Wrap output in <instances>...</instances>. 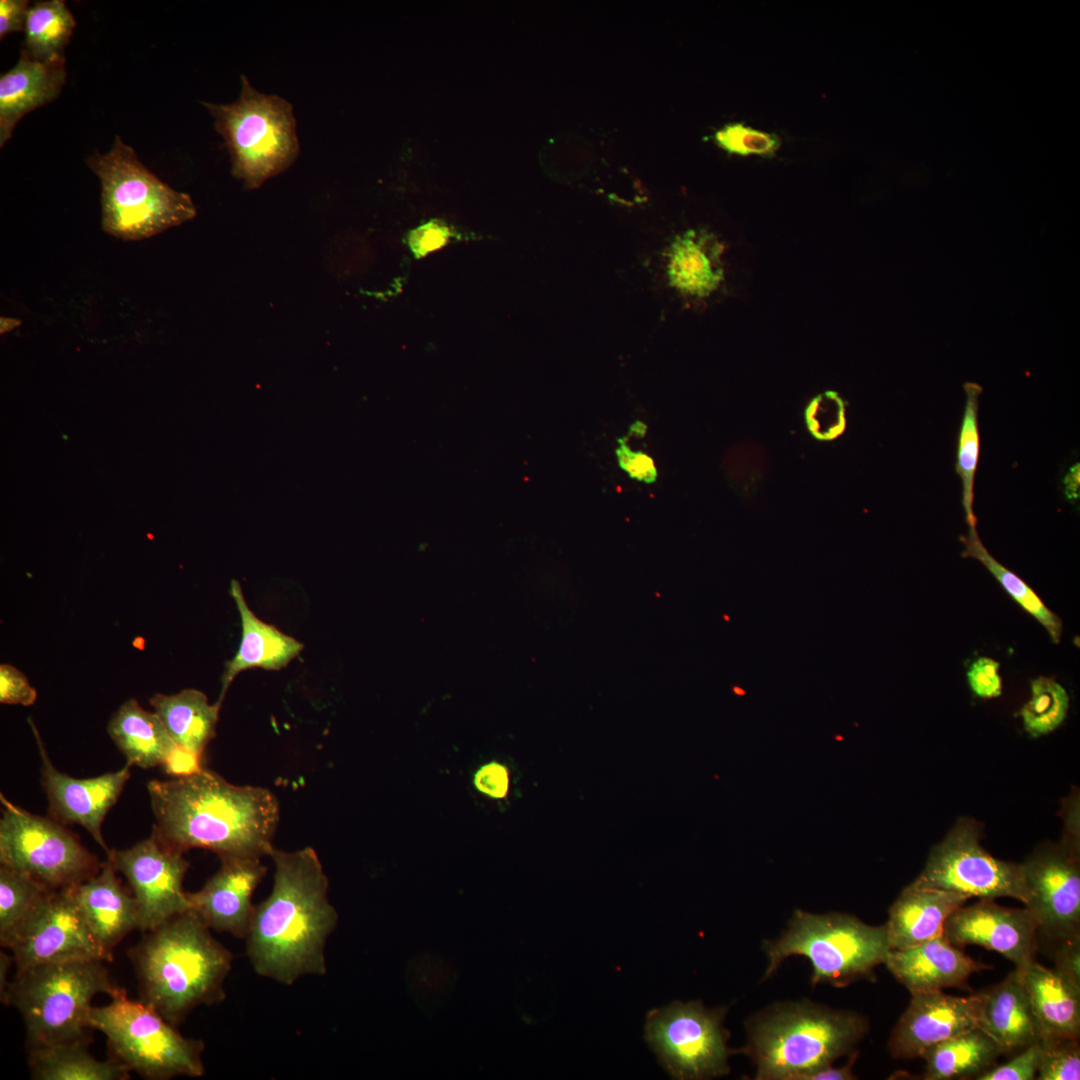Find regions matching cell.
<instances>
[{"label":"cell","mask_w":1080,"mask_h":1080,"mask_svg":"<svg viewBox=\"0 0 1080 1080\" xmlns=\"http://www.w3.org/2000/svg\"><path fill=\"white\" fill-rule=\"evenodd\" d=\"M107 731L127 764L143 769L161 765L176 746L159 716L144 710L135 698L117 709Z\"/></svg>","instance_id":"cell-28"},{"label":"cell","mask_w":1080,"mask_h":1080,"mask_svg":"<svg viewBox=\"0 0 1080 1080\" xmlns=\"http://www.w3.org/2000/svg\"><path fill=\"white\" fill-rule=\"evenodd\" d=\"M1042 1053L1037 1080H1079V1038L1040 1039Z\"/></svg>","instance_id":"cell-38"},{"label":"cell","mask_w":1080,"mask_h":1080,"mask_svg":"<svg viewBox=\"0 0 1080 1080\" xmlns=\"http://www.w3.org/2000/svg\"><path fill=\"white\" fill-rule=\"evenodd\" d=\"M30 4L27 0L0 1V39L9 33L24 31Z\"/></svg>","instance_id":"cell-49"},{"label":"cell","mask_w":1080,"mask_h":1080,"mask_svg":"<svg viewBox=\"0 0 1080 1080\" xmlns=\"http://www.w3.org/2000/svg\"><path fill=\"white\" fill-rule=\"evenodd\" d=\"M964 544L963 557L974 558L981 562L998 580L1005 591L1048 632L1053 643H1059L1062 635V621L1042 602L1034 590L1016 574L999 563L984 547L975 526H970Z\"/></svg>","instance_id":"cell-33"},{"label":"cell","mask_w":1080,"mask_h":1080,"mask_svg":"<svg viewBox=\"0 0 1080 1080\" xmlns=\"http://www.w3.org/2000/svg\"><path fill=\"white\" fill-rule=\"evenodd\" d=\"M37 699V691L27 677L16 667L0 665V702L2 704L30 706Z\"/></svg>","instance_id":"cell-44"},{"label":"cell","mask_w":1080,"mask_h":1080,"mask_svg":"<svg viewBox=\"0 0 1080 1080\" xmlns=\"http://www.w3.org/2000/svg\"><path fill=\"white\" fill-rule=\"evenodd\" d=\"M911 996L888 1040L894 1059L922 1057L935 1044L978 1027L979 993L960 997L935 990Z\"/></svg>","instance_id":"cell-19"},{"label":"cell","mask_w":1080,"mask_h":1080,"mask_svg":"<svg viewBox=\"0 0 1080 1080\" xmlns=\"http://www.w3.org/2000/svg\"><path fill=\"white\" fill-rule=\"evenodd\" d=\"M210 930L189 909L145 932L129 951L141 1001L175 1027L196 1007L225 998L233 954Z\"/></svg>","instance_id":"cell-3"},{"label":"cell","mask_w":1080,"mask_h":1080,"mask_svg":"<svg viewBox=\"0 0 1080 1080\" xmlns=\"http://www.w3.org/2000/svg\"><path fill=\"white\" fill-rule=\"evenodd\" d=\"M86 164L100 180L101 224L111 236L139 241L196 215L191 197L154 175L119 136L107 153L95 152Z\"/></svg>","instance_id":"cell-8"},{"label":"cell","mask_w":1080,"mask_h":1080,"mask_svg":"<svg viewBox=\"0 0 1080 1080\" xmlns=\"http://www.w3.org/2000/svg\"><path fill=\"white\" fill-rule=\"evenodd\" d=\"M456 236L447 226L429 222L408 234L407 245L414 257L419 259L446 246Z\"/></svg>","instance_id":"cell-45"},{"label":"cell","mask_w":1080,"mask_h":1080,"mask_svg":"<svg viewBox=\"0 0 1080 1080\" xmlns=\"http://www.w3.org/2000/svg\"><path fill=\"white\" fill-rule=\"evenodd\" d=\"M41 758V783L48 801L51 818L85 828L95 842L109 854L111 849L102 836V824L109 810L117 803L130 778V765L91 778H74L59 771L51 762L40 734L29 718Z\"/></svg>","instance_id":"cell-17"},{"label":"cell","mask_w":1080,"mask_h":1080,"mask_svg":"<svg viewBox=\"0 0 1080 1080\" xmlns=\"http://www.w3.org/2000/svg\"><path fill=\"white\" fill-rule=\"evenodd\" d=\"M999 663L988 657H979L972 662L967 671V681L972 692L980 698L999 697L1002 693V681L998 673Z\"/></svg>","instance_id":"cell-43"},{"label":"cell","mask_w":1080,"mask_h":1080,"mask_svg":"<svg viewBox=\"0 0 1080 1080\" xmlns=\"http://www.w3.org/2000/svg\"><path fill=\"white\" fill-rule=\"evenodd\" d=\"M845 1065L835 1067L833 1064L813 1071L805 1075L802 1080H854L857 1079L852 1071L853 1064L858 1056L855 1050L850 1055Z\"/></svg>","instance_id":"cell-51"},{"label":"cell","mask_w":1080,"mask_h":1080,"mask_svg":"<svg viewBox=\"0 0 1080 1080\" xmlns=\"http://www.w3.org/2000/svg\"><path fill=\"white\" fill-rule=\"evenodd\" d=\"M202 754L176 745L165 758L161 766L174 778L190 776L202 769Z\"/></svg>","instance_id":"cell-48"},{"label":"cell","mask_w":1080,"mask_h":1080,"mask_svg":"<svg viewBox=\"0 0 1080 1080\" xmlns=\"http://www.w3.org/2000/svg\"><path fill=\"white\" fill-rule=\"evenodd\" d=\"M647 433V425L641 420L633 421L628 429V435L637 439L644 438Z\"/></svg>","instance_id":"cell-54"},{"label":"cell","mask_w":1080,"mask_h":1080,"mask_svg":"<svg viewBox=\"0 0 1080 1080\" xmlns=\"http://www.w3.org/2000/svg\"><path fill=\"white\" fill-rule=\"evenodd\" d=\"M727 1006L706 1008L699 1000L673 1001L646 1015L644 1039L673 1079L705 1080L730 1072Z\"/></svg>","instance_id":"cell-12"},{"label":"cell","mask_w":1080,"mask_h":1080,"mask_svg":"<svg viewBox=\"0 0 1080 1080\" xmlns=\"http://www.w3.org/2000/svg\"><path fill=\"white\" fill-rule=\"evenodd\" d=\"M1069 696L1052 678L1040 676L1031 681V697L1020 710L1025 732L1032 738L1047 735L1065 720Z\"/></svg>","instance_id":"cell-35"},{"label":"cell","mask_w":1080,"mask_h":1080,"mask_svg":"<svg viewBox=\"0 0 1080 1080\" xmlns=\"http://www.w3.org/2000/svg\"><path fill=\"white\" fill-rule=\"evenodd\" d=\"M473 784L480 793L490 798H506L510 788L509 769L498 761H490L476 770Z\"/></svg>","instance_id":"cell-46"},{"label":"cell","mask_w":1080,"mask_h":1080,"mask_svg":"<svg viewBox=\"0 0 1080 1080\" xmlns=\"http://www.w3.org/2000/svg\"><path fill=\"white\" fill-rule=\"evenodd\" d=\"M104 960L79 959L47 963L16 972L2 1003L21 1014L28 1045L90 1042L92 1000L115 994Z\"/></svg>","instance_id":"cell-5"},{"label":"cell","mask_w":1080,"mask_h":1080,"mask_svg":"<svg viewBox=\"0 0 1080 1080\" xmlns=\"http://www.w3.org/2000/svg\"><path fill=\"white\" fill-rule=\"evenodd\" d=\"M46 891L31 877L0 866V943L5 941Z\"/></svg>","instance_id":"cell-36"},{"label":"cell","mask_w":1080,"mask_h":1080,"mask_svg":"<svg viewBox=\"0 0 1080 1080\" xmlns=\"http://www.w3.org/2000/svg\"><path fill=\"white\" fill-rule=\"evenodd\" d=\"M969 897L907 885L889 908L885 923L889 949L914 946L943 934L948 917Z\"/></svg>","instance_id":"cell-26"},{"label":"cell","mask_w":1080,"mask_h":1080,"mask_svg":"<svg viewBox=\"0 0 1080 1080\" xmlns=\"http://www.w3.org/2000/svg\"><path fill=\"white\" fill-rule=\"evenodd\" d=\"M149 702L176 745L203 755L216 735L219 704H210L197 689L172 695L157 693Z\"/></svg>","instance_id":"cell-29"},{"label":"cell","mask_w":1080,"mask_h":1080,"mask_svg":"<svg viewBox=\"0 0 1080 1080\" xmlns=\"http://www.w3.org/2000/svg\"><path fill=\"white\" fill-rule=\"evenodd\" d=\"M767 957L763 980L771 977L791 956H803L812 965L811 983L837 988L870 975L884 964L889 944L885 924L869 925L854 915L814 914L796 909L786 930L764 940Z\"/></svg>","instance_id":"cell-7"},{"label":"cell","mask_w":1080,"mask_h":1080,"mask_svg":"<svg viewBox=\"0 0 1080 1080\" xmlns=\"http://www.w3.org/2000/svg\"><path fill=\"white\" fill-rule=\"evenodd\" d=\"M20 325H21V321L19 319L12 318V317H3L2 316L0 318V333L1 334H6V333H8L10 331H13L14 329L19 327Z\"/></svg>","instance_id":"cell-55"},{"label":"cell","mask_w":1080,"mask_h":1080,"mask_svg":"<svg viewBox=\"0 0 1080 1080\" xmlns=\"http://www.w3.org/2000/svg\"><path fill=\"white\" fill-rule=\"evenodd\" d=\"M943 936L958 948L973 944L996 951L1017 969L1034 961L1039 947L1030 910L1004 907L993 899L956 909L944 924Z\"/></svg>","instance_id":"cell-18"},{"label":"cell","mask_w":1080,"mask_h":1080,"mask_svg":"<svg viewBox=\"0 0 1080 1080\" xmlns=\"http://www.w3.org/2000/svg\"><path fill=\"white\" fill-rule=\"evenodd\" d=\"M717 145L728 154L770 157L780 148L776 134L752 128L740 122L728 123L714 134Z\"/></svg>","instance_id":"cell-39"},{"label":"cell","mask_w":1080,"mask_h":1080,"mask_svg":"<svg viewBox=\"0 0 1080 1080\" xmlns=\"http://www.w3.org/2000/svg\"><path fill=\"white\" fill-rule=\"evenodd\" d=\"M1020 970L1041 1039L1079 1038L1080 988L1036 960Z\"/></svg>","instance_id":"cell-27"},{"label":"cell","mask_w":1080,"mask_h":1080,"mask_svg":"<svg viewBox=\"0 0 1080 1080\" xmlns=\"http://www.w3.org/2000/svg\"><path fill=\"white\" fill-rule=\"evenodd\" d=\"M76 21L63 0L37 1L30 5L21 50L34 61L64 56Z\"/></svg>","instance_id":"cell-32"},{"label":"cell","mask_w":1080,"mask_h":1080,"mask_svg":"<svg viewBox=\"0 0 1080 1080\" xmlns=\"http://www.w3.org/2000/svg\"><path fill=\"white\" fill-rule=\"evenodd\" d=\"M1025 907L1037 922L1038 943L1048 948L1080 939V859L1060 842H1045L1022 863Z\"/></svg>","instance_id":"cell-15"},{"label":"cell","mask_w":1080,"mask_h":1080,"mask_svg":"<svg viewBox=\"0 0 1080 1080\" xmlns=\"http://www.w3.org/2000/svg\"><path fill=\"white\" fill-rule=\"evenodd\" d=\"M981 835L982 827L977 821L958 819L932 847L922 871L910 885L969 898L1011 897L1026 905L1029 895L1021 863L993 857L981 845Z\"/></svg>","instance_id":"cell-13"},{"label":"cell","mask_w":1080,"mask_h":1080,"mask_svg":"<svg viewBox=\"0 0 1080 1080\" xmlns=\"http://www.w3.org/2000/svg\"><path fill=\"white\" fill-rule=\"evenodd\" d=\"M966 395L964 413L959 433L956 473L962 482V504L967 524L976 527L973 512L974 481L979 457L978 409L982 387L974 382L964 384Z\"/></svg>","instance_id":"cell-34"},{"label":"cell","mask_w":1080,"mask_h":1080,"mask_svg":"<svg viewBox=\"0 0 1080 1080\" xmlns=\"http://www.w3.org/2000/svg\"><path fill=\"white\" fill-rule=\"evenodd\" d=\"M116 872L107 857L97 874L69 889L96 941L111 958L113 948L138 929L135 897L123 888Z\"/></svg>","instance_id":"cell-22"},{"label":"cell","mask_w":1080,"mask_h":1080,"mask_svg":"<svg viewBox=\"0 0 1080 1080\" xmlns=\"http://www.w3.org/2000/svg\"><path fill=\"white\" fill-rule=\"evenodd\" d=\"M889 972L912 994L965 987L968 978L988 967L963 953L942 935L902 949H889Z\"/></svg>","instance_id":"cell-21"},{"label":"cell","mask_w":1080,"mask_h":1080,"mask_svg":"<svg viewBox=\"0 0 1080 1080\" xmlns=\"http://www.w3.org/2000/svg\"><path fill=\"white\" fill-rule=\"evenodd\" d=\"M846 401L835 390H824L805 406L804 422L808 433L819 442H833L846 431Z\"/></svg>","instance_id":"cell-37"},{"label":"cell","mask_w":1080,"mask_h":1080,"mask_svg":"<svg viewBox=\"0 0 1080 1080\" xmlns=\"http://www.w3.org/2000/svg\"><path fill=\"white\" fill-rule=\"evenodd\" d=\"M89 1042L28 1045V1066L36 1080H127L130 1071L110 1058L96 1059Z\"/></svg>","instance_id":"cell-30"},{"label":"cell","mask_w":1080,"mask_h":1080,"mask_svg":"<svg viewBox=\"0 0 1080 1080\" xmlns=\"http://www.w3.org/2000/svg\"><path fill=\"white\" fill-rule=\"evenodd\" d=\"M1063 818L1065 832L1060 843L1075 854H1080L1079 843V795L1072 793L1064 802Z\"/></svg>","instance_id":"cell-50"},{"label":"cell","mask_w":1080,"mask_h":1080,"mask_svg":"<svg viewBox=\"0 0 1080 1080\" xmlns=\"http://www.w3.org/2000/svg\"><path fill=\"white\" fill-rule=\"evenodd\" d=\"M16 972L54 962L112 958L91 932L69 889L46 891L1 943Z\"/></svg>","instance_id":"cell-14"},{"label":"cell","mask_w":1080,"mask_h":1080,"mask_svg":"<svg viewBox=\"0 0 1080 1080\" xmlns=\"http://www.w3.org/2000/svg\"><path fill=\"white\" fill-rule=\"evenodd\" d=\"M1003 1054L999 1045L979 1027L935 1044L925 1051L924 1080L976 1079Z\"/></svg>","instance_id":"cell-31"},{"label":"cell","mask_w":1080,"mask_h":1080,"mask_svg":"<svg viewBox=\"0 0 1080 1080\" xmlns=\"http://www.w3.org/2000/svg\"><path fill=\"white\" fill-rule=\"evenodd\" d=\"M742 246L709 225L674 230L647 244L643 263L655 291L680 309L704 311L736 295Z\"/></svg>","instance_id":"cell-6"},{"label":"cell","mask_w":1080,"mask_h":1080,"mask_svg":"<svg viewBox=\"0 0 1080 1080\" xmlns=\"http://www.w3.org/2000/svg\"><path fill=\"white\" fill-rule=\"evenodd\" d=\"M865 1017L808 999L773 1003L745 1023L740 1050L755 1080H802L849 1055L868 1032Z\"/></svg>","instance_id":"cell-4"},{"label":"cell","mask_w":1080,"mask_h":1080,"mask_svg":"<svg viewBox=\"0 0 1080 1080\" xmlns=\"http://www.w3.org/2000/svg\"><path fill=\"white\" fill-rule=\"evenodd\" d=\"M107 857L133 891L141 932L190 909L183 889L189 862L183 852L167 846L153 832L128 849L111 850Z\"/></svg>","instance_id":"cell-16"},{"label":"cell","mask_w":1080,"mask_h":1080,"mask_svg":"<svg viewBox=\"0 0 1080 1080\" xmlns=\"http://www.w3.org/2000/svg\"><path fill=\"white\" fill-rule=\"evenodd\" d=\"M1055 970L1080 988V939L1065 941L1049 948Z\"/></svg>","instance_id":"cell-47"},{"label":"cell","mask_w":1080,"mask_h":1080,"mask_svg":"<svg viewBox=\"0 0 1080 1080\" xmlns=\"http://www.w3.org/2000/svg\"><path fill=\"white\" fill-rule=\"evenodd\" d=\"M105 1006L93 1007L91 1026L107 1039L110 1058L149 1080L204 1074V1042L184 1037L143 1001L120 988Z\"/></svg>","instance_id":"cell-10"},{"label":"cell","mask_w":1080,"mask_h":1080,"mask_svg":"<svg viewBox=\"0 0 1080 1080\" xmlns=\"http://www.w3.org/2000/svg\"><path fill=\"white\" fill-rule=\"evenodd\" d=\"M617 443L615 455L620 469L638 482L645 484L656 482L658 471L653 458L641 450L631 449L627 437L618 438Z\"/></svg>","instance_id":"cell-42"},{"label":"cell","mask_w":1080,"mask_h":1080,"mask_svg":"<svg viewBox=\"0 0 1080 1080\" xmlns=\"http://www.w3.org/2000/svg\"><path fill=\"white\" fill-rule=\"evenodd\" d=\"M727 458L738 462L726 463L728 476L738 488L746 491L761 482L766 468V456L761 446L744 442L732 449Z\"/></svg>","instance_id":"cell-40"},{"label":"cell","mask_w":1080,"mask_h":1080,"mask_svg":"<svg viewBox=\"0 0 1080 1080\" xmlns=\"http://www.w3.org/2000/svg\"><path fill=\"white\" fill-rule=\"evenodd\" d=\"M221 866L196 892L188 893L190 909L211 930L245 939L254 906L253 893L266 874L261 858L224 857Z\"/></svg>","instance_id":"cell-20"},{"label":"cell","mask_w":1080,"mask_h":1080,"mask_svg":"<svg viewBox=\"0 0 1080 1080\" xmlns=\"http://www.w3.org/2000/svg\"><path fill=\"white\" fill-rule=\"evenodd\" d=\"M12 963H14L13 956H8L7 954L1 952V954H0V997H1V999L5 995L6 990L8 988V985L10 983V982L7 981V975H8L9 967L11 966Z\"/></svg>","instance_id":"cell-52"},{"label":"cell","mask_w":1080,"mask_h":1080,"mask_svg":"<svg viewBox=\"0 0 1080 1080\" xmlns=\"http://www.w3.org/2000/svg\"><path fill=\"white\" fill-rule=\"evenodd\" d=\"M274 883L254 906L246 952L254 971L284 985L305 975H325V947L338 914L327 898L328 878L311 847L273 848Z\"/></svg>","instance_id":"cell-2"},{"label":"cell","mask_w":1080,"mask_h":1080,"mask_svg":"<svg viewBox=\"0 0 1080 1080\" xmlns=\"http://www.w3.org/2000/svg\"><path fill=\"white\" fill-rule=\"evenodd\" d=\"M214 119L231 160V173L245 189H257L287 170L300 145L293 106L286 99L256 90L241 75L238 99L228 104L203 102Z\"/></svg>","instance_id":"cell-9"},{"label":"cell","mask_w":1080,"mask_h":1080,"mask_svg":"<svg viewBox=\"0 0 1080 1080\" xmlns=\"http://www.w3.org/2000/svg\"><path fill=\"white\" fill-rule=\"evenodd\" d=\"M0 863L47 890H67L98 873L102 862L64 824L34 815L0 795Z\"/></svg>","instance_id":"cell-11"},{"label":"cell","mask_w":1080,"mask_h":1080,"mask_svg":"<svg viewBox=\"0 0 1080 1080\" xmlns=\"http://www.w3.org/2000/svg\"><path fill=\"white\" fill-rule=\"evenodd\" d=\"M230 595L238 609L242 631L237 652L225 663L221 676V690L216 702L220 706L239 673L250 668L281 670L295 659L304 647L295 638L260 620L249 608L240 583L236 580L230 583Z\"/></svg>","instance_id":"cell-25"},{"label":"cell","mask_w":1080,"mask_h":1080,"mask_svg":"<svg viewBox=\"0 0 1080 1080\" xmlns=\"http://www.w3.org/2000/svg\"><path fill=\"white\" fill-rule=\"evenodd\" d=\"M66 76L64 56L41 62L20 50L15 66L0 77V147L23 116L59 96Z\"/></svg>","instance_id":"cell-23"},{"label":"cell","mask_w":1080,"mask_h":1080,"mask_svg":"<svg viewBox=\"0 0 1080 1080\" xmlns=\"http://www.w3.org/2000/svg\"><path fill=\"white\" fill-rule=\"evenodd\" d=\"M978 1027L1003 1054H1016L1041 1039L1022 974L1015 968L1000 983L978 992Z\"/></svg>","instance_id":"cell-24"},{"label":"cell","mask_w":1080,"mask_h":1080,"mask_svg":"<svg viewBox=\"0 0 1080 1080\" xmlns=\"http://www.w3.org/2000/svg\"><path fill=\"white\" fill-rule=\"evenodd\" d=\"M1042 1053L1040 1040L1029 1045L1001 1065H994L976 1077V1080H1033L1039 1068Z\"/></svg>","instance_id":"cell-41"},{"label":"cell","mask_w":1080,"mask_h":1080,"mask_svg":"<svg viewBox=\"0 0 1080 1080\" xmlns=\"http://www.w3.org/2000/svg\"><path fill=\"white\" fill-rule=\"evenodd\" d=\"M156 824L153 833L185 852L210 850L224 857L269 856L280 817L268 789L237 786L213 771L147 785Z\"/></svg>","instance_id":"cell-1"},{"label":"cell","mask_w":1080,"mask_h":1080,"mask_svg":"<svg viewBox=\"0 0 1080 1080\" xmlns=\"http://www.w3.org/2000/svg\"><path fill=\"white\" fill-rule=\"evenodd\" d=\"M1066 494L1068 498L1078 497L1079 491V465H1075L1065 479Z\"/></svg>","instance_id":"cell-53"}]
</instances>
